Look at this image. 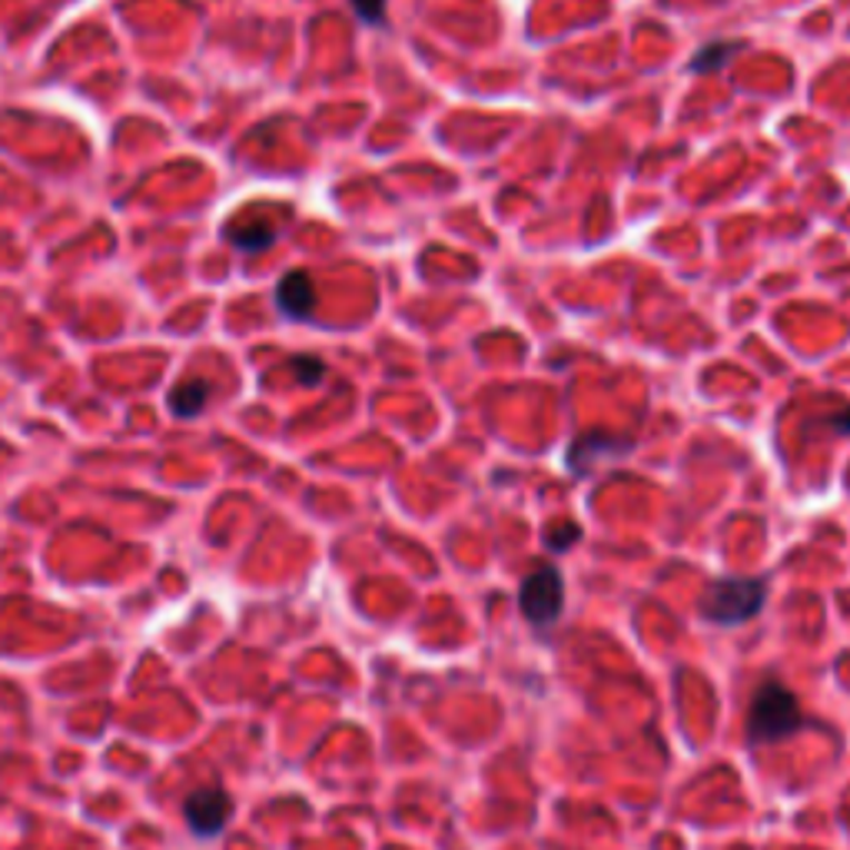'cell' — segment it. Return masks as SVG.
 I'll return each mask as SVG.
<instances>
[{
    "instance_id": "obj_1",
    "label": "cell",
    "mask_w": 850,
    "mask_h": 850,
    "mask_svg": "<svg viewBox=\"0 0 850 850\" xmlns=\"http://www.w3.org/2000/svg\"><path fill=\"white\" fill-rule=\"evenodd\" d=\"M804 728V714L798 698L778 684V681H764L748 708V741L751 744H774L781 738H791L794 731Z\"/></svg>"
},
{
    "instance_id": "obj_2",
    "label": "cell",
    "mask_w": 850,
    "mask_h": 850,
    "mask_svg": "<svg viewBox=\"0 0 850 850\" xmlns=\"http://www.w3.org/2000/svg\"><path fill=\"white\" fill-rule=\"evenodd\" d=\"M768 589L758 579H718L701 595V619L721 629L744 625L764 609Z\"/></svg>"
},
{
    "instance_id": "obj_3",
    "label": "cell",
    "mask_w": 850,
    "mask_h": 850,
    "mask_svg": "<svg viewBox=\"0 0 850 850\" xmlns=\"http://www.w3.org/2000/svg\"><path fill=\"white\" fill-rule=\"evenodd\" d=\"M518 605H522V612H525V619H528L532 625H552V622L562 615V605H565V582H562V572H559L555 565L535 569V572L522 582Z\"/></svg>"
},
{
    "instance_id": "obj_4",
    "label": "cell",
    "mask_w": 850,
    "mask_h": 850,
    "mask_svg": "<svg viewBox=\"0 0 850 850\" xmlns=\"http://www.w3.org/2000/svg\"><path fill=\"white\" fill-rule=\"evenodd\" d=\"M233 814V801L223 788H197L187 794L184 801V818H187V828L197 834V838H216L223 834L226 821Z\"/></svg>"
},
{
    "instance_id": "obj_5",
    "label": "cell",
    "mask_w": 850,
    "mask_h": 850,
    "mask_svg": "<svg viewBox=\"0 0 850 850\" xmlns=\"http://www.w3.org/2000/svg\"><path fill=\"white\" fill-rule=\"evenodd\" d=\"M276 303L289 319H309L316 309V289L306 273H286L276 289Z\"/></svg>"
},
{
    "instance_id": "obj_6",
    "label": "cell",
    "mask_w": 850,
    "mask_h": 850,
    "mask_svg": "<svg viewBox=\"0 0 850 850\" xmlns=\"http://www.w3.org/2000/svg\"><path fill=\"white\" fill-rule=\"evenodd\" d=\"M629 445H622V442H615V438H609V435H582L572 448H569V468L572 472H585L589 468V455H602V452H612V455H619V452H625Z\"/></svg>"
},
{
    "instance_id": "obj_7",
    "label": "cell",
    "mask_w": 850,
    "mask_h": 850,
    "mask_svg": "<svg viewBox=\"0 0 850 850\" xmlns=\"http://www.w3.org/2000/svg\"><path fill=\"white\" fill-rule=\"evenodd\" d=\"M210 399V386L204 379H190V383H180L170 396V406L177 416H197Z\"/></svg>"
},
{
    "instance_id": "obj_8",
    "label": "cell",
    "mask_w": 850,
    "mask_h": 850,
    "mask_svg": "<svg viewBox=\"0 0 850 850\" xmlns=\"http://www.w3.org/2000/svg\"><path fill=\"white\" fill-rule=\"evenodd\" d=\"M734 50H738V47H731V43H711V47L698 50L694 60H691V73H711V70H718Z\"/></svg>"
},
{
    "instance_id": "obj_9",
    "label": "cell",
    "mask_w": 850,
    "mask_h": 850,
    "mask_svg": "<svg viewBox=\"0 0 850 850\" xmlns=\"http://www.w3.org/2000/svg\"><path fill=\"white\" fill-rule=\"evenodd\" d=\"M229 239L239 246V249H246V253H259V249H266L273 239H276V233L273 229H266V226H259V229H243V233H229Z\"/></svg>"
},
{
    "instance_id": "obj_10",
    "label": "cell",
    "mask_w": 850,
    "mask_h": 850,
    "mask_svg": "<svg viewBox=\"0 0 850 850\" xmlns=\"http://www.w3.org/2000/svg\"><path fill=\"white\" fill-rule=\"evenodd\" d=\"M293 373H296L299 386H319L323 376H326V366L319 359H313V356H296L293 359Z\"/></svg>"
},
{
    "instance_id": "obj_11",
    "label": "cell",
    "mask_w": 850,
    "mask_h": 850,
    "mask_svg": "<svg viewBox=\"0 0 850 850\" xmlns=\"http://www.w3.org/2000/svg\"><path fill=\"white\" fill-rule=\"evenodd\" d=\"M579 538H582V528L575 522H559V525H552V532H545V542L552 552H565Z\"/></svg>"
},
{
    "instance_id": "obj_12",
    "label": "cell",
    "mask_w": 850,
    "mask_h": 850,
    "mask_svg": "<svg viewBox=\"0 0 850 850\" xmlns=\"http://www.w3.org/2000/svg\"><path fill=\"white\" fill-rule=\"evenodd\" d=\"M353 10L363 23H383L386 0H353Z\"/></svg>"
},
{
    "instance_id": "obj_13",
    "label": "cell",
    "mask_w": 850,
    "mask_h": 850,
    "mask_svg": "<svg viewBox=\"0 0 850 850\" xmlns=\"http://www.w3.org/2000/svg\"><path fill=\"white\" fill-rule=\"evenodd\" d=\"M834 428H838V432H848L850 435V409L848 413H841V416L834 419Z\"/></svg>"
}]
</instances>
